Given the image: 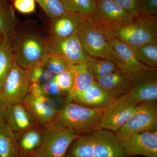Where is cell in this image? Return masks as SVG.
Here are the masks:
<instances>
[{"label": "cell", "instance_id": "obj_37", "mask_svg": "<svg viewBox=\"0 0 157 157\" xmlns=\"http://www.w3.org/2000/svg\"><path fill=\"white\" fill-rule=\"evenodd\" d=\"M6 107L0 101V122L6 121Z\"/></svg>", "mask_w": 157, "mask_h": 157}, {"label": "cell", "instance_id": "obj_31", "mask_svg": "<svg viewBox=\"0 0 157 157\" xmlns=\"http://www.w3.org/2000/svg\"><path fill=\"white\" fill-rule=\"evenodd\" d=\"M74 80V73L72 67L70 70L56 75L55 78V81L56 82L62 92L66 96L72 90Z\"/></svg>", "mask_w": 157, "mask_h": 157}, {"label": "cell", "instance_id": "obj_10", "mask_svg": "<svg viewBox=\"0 0 157 157\" xmlns=\"http://www.w3.org/2000/svg\"><path fill=\"white\" fill-rule=\"evenodd\" d=\"M85 16L70 11L67 14L55 18L48 17L42 28L46 39L58 41L67 39L77 33Z\"/></svg>", "mask_w": 157, "mask_h": 157}, {"label": "cell", "instance_id": "obj_15", "mask_svg": "<svg viewBox=\"0 0 157 157\" xmlns=\"http://www.w3.org/2000/svg\"><path fill=\"white\" fill-rule=\"evenodd\" d=\"M128 93L138 104L147 101H156L157 69L146 71L135 78L132 87Z\"/></svg>", "mask_w": 157, "mask_h": 157}, {"label": "cell", "instance_id": "obj_9", "mask_svg": "<svg viewBox=\"0 0 157 157\" xmlns=\"http://www.w3.org/2000/svg\"><path fill=\"white\" fill-rule=\"evenodd\" d=\"M46 48L48 54L58 56L72 66L85 63L91 57L83 49L76 33L58 41L47 39Z\"/></svg>", "mask_w": 157, "mask_h": 157}, {"label": "cell", "instance_id": "obj_26", "mask_svg": "<svg viewBox=\"0 0 157 157\" xmlns=\"http://www.w3.org/2000/svg\"><path fill=\"white\" fill-rule=\"evenodd\" d=\"M134 49L139 61L149 67L157 69V41L146 43Z\"/></svg>", "mask_w": 157, "mask_h": 157}, {"label": "cell", "instance_id": "obj_11", "mask_svg": "<svg viewBox=\"0 0 157 157\" xmlns=\"http://www.w3.org/2000/svg\"><path fill=\"white\" fill-rule=\"evenodd\" d=\"M109 45L118 61L120 70L136 78L152 68L149 67L137 59L134 48L115 39H108Z\"/></svg>", "mask_w": 157, "mask_h": 157}, {"label": "cell", "instance_id": "obj_35", "mask_svg": "<svg viewBox=\"0 0 157 157\" xmlns=\"http://www.w3.org/2000/svg\"><path fill=\"white\" fill-rule=\"evenodd\" d=\"M140 14L157 17V0H138Z\"/></svg>", "mask_w": 157, "mask_h": 157}, {"label": "cell", "instance_id": "obj_7", "mask_svg": "<svg viewBox=\"0 0 157 157\" xmlns=\"http://www.w3.org/2000/svg\"><path fill=\"white\" fill-rule=\"evenodd\" d=\"M30 70L21 67L14 61L0 91V101L6 107L22 104L30 88Z\"/></svg>", "mask_w": 157, "mask_h": 157}, {"label": "cell", "instance_id": "obj_3", "mask_svg": "<svg viewBox=\"0 0 157 157\" xmlns=\"http://www.w3.org/2000/svg\"><path fill=\"white\" fill-rule=\"evenodd\" d=\"M104 109L90 108L75 102H67L58 111L52 123L71 129L80 135L101 129Z\"/></svg>", "mask_w": 157, "mask_h": 157}, {"label": "cell", "instance_id": "obj_4", "mask_svg": "<svg viewBox=\"0 0 157 157\" xmlns=\"http://www.w3.org/2000/svg\"><path fill=\"white\" fill-rule=\"evenodd\" d=\"M82 46L89 56L109 60L117 66L118 61L109 45L104 32L91 17H86L77 33Z\"/></svg>", "mask_w": 157, "mask_h": 157}, {"label": "cell", "instance_id": "obj_18", "mask_svg": "<svg viewBox=\"0 0 157 157\" xmlns=\"http://www.w3.org/2000/svg\"><path fill=\"white\" fill-rule=\"evenodd\" d=\"M6 121L16 136L31 127L38 125L22 104L6 107Z\"/></svg>", "mask_w": 157, "mask_h": 157}, {"label": "cell", "instance_id": "obj_16", "mask_svg": "<svg viewBox=\"0 0 157 157\" xmlns=\"http://www.w3.org/2000/svg\"><path fill=\"white\" fill-rule=\"evenodd\" d=\"M134 79L119 70L107 76L97 78L95 81L109 95L116 99L129 92Z\"/></svg>", "mask_w": 157, "mask_h": 157}, {"label": "cell", "instance_id": "obj_25", "mask_svg": "<svg viewBox=\"0 0 157 157\" xmlns=\"http://www.w3.org/2000/svg\"><path fill=\"white\" fill-rule=\"evenodd\" d=\"M86 63L95 80L120 70L114 62L106 59L91 57Z\"/></svg>", "mask_w": 157, "mask_h": 157}, {"label": "cell", "instance_id": "obj_5", "mask_svg": "<svg viewBox=\"0 0 157 157\" xmlns=\"http://www.w3.org/2000/svg\"><path fill=\"white\" fill-rule=\"evenodd\" d=\"M43 128L42 143L33 157H65L73 140L79 136L71 129L51 123Z\"/></svg>", "mask_w": 157, "mask_h": 157}, {"label": "cell", "instance_id": "obj_1", "mask_svg": "<svg viewBox=\"0 0 157 157\" xmlns=\"http://www.w3.org/2000/svg\"><path fill=\"white\" fill-rule=\"evenodd\" d=\"M46 41L44 30L36 21H18L11 39L14 61L29 70L43 64L48 54Z\"/></svg>", "mask_w": 157, "mask_h": 157}, {"label": "cell", "instance_id": "obj_21", "mask_svg": "<svg viewBox=\"0 0 157 157\" xmlns=\"http://www.w3.org/2000/svg\"><path fill=\"white\" fill-rule=\"evenodd\" d=\"M15 133L6 121L0 122V157H20Z\"/></svg>", "mask_w": 157, "mask_h": 157}, {"label": "cell", "instance_id": "obj_36", "mask_svg": "<svg viewBox=\"0 0 157 157\" xmlns=\"http://www.w3.org/2000/svg\"><path fill=\"white\" fill-rule=\"evenodd\" d=\"M117 5L130 11L133 14L138 16L140 13L139 9L138 0H112Z\"/></svg>", "mask_w": 157, "mask_h": 157}, {"label": "cell", "instance_id": "obj_23", "mask_svg": "<svg viewBox=\"0 0 157 157\" xmlns=\"http://www.w3.org/2000/svg\"><path fill=\"white\" fill-rule=\"evenodd\" d=\"M72 68L74 73V83L69 94L84 91L91 86L95 81L86 63L73 65Z\"/></svg>", "mask_w": 157, "mask_h": 157}, {"label": "cell", "instance_id": "obj_40", "mask_svg": "<svg viewBox=\"0 0 157 157\" xmlns=\"http://www.w3.org/2000/svg\"><path fill=\"white\" fill-rule=\"evenodd\" d=\"M96 1H97V0H96Z\"/></svg>", "mask_w": 157, "mask_h": 157}, {"label": "cell", "instance_id": "obj_14", "mask_svg": "<svg viewBox=\"0 0 157 157\" xmlns=\"http://www.w3.org/2000/svg\"><path fill=\"white\" fill-rule=\"evenodd\" d=\"M68 102H73L92 108L104 109L116 100L109 95L96 81L87 90L81 92L70 93L67 95Z\"/></svg>", "mask_w": 157, "mask_h": 157}, {"label": "cell", "instance_id": "obj_19", "mask_svg": "<svg viewBox=\"0 0 157 157\" xmlns=\"http://www.w3.org/2000/svg\"><path fill=\"white\" fill-rule=\"evenodd\" d=\"M22 104L39 125L45 127L53 122L58 111L47 107L36 96L29 94Z\"/></svg>", "mask_w": 157, "mask_h": 157}, {"label": "cell", "instance_id": "obj_38", "mask_svg": "<svg viewBox=\"0 0 157 157\" xmlns=\"http://www.w3.org/2000/svg\"><path fill=\"white\" fill-rule=\"evenodd\" d=\"M4 39H5V38H4V36L0 33V45L2 44V43L4 41Z\"/></svg>", "mask_w": 157, "mask_h": 157}, {"label": "cell", "instance_id": "obj_2", "mask_svg": "<svg viewBox=\"0 0 157 157\" xmlns=\"http://www.w3.org/2000/svg\"><path fill=\"white\" fill-rule=\"evenodd\" d=\"M91 17L107 39H117L133 48L157 41V17L140 14L132 20L121 22H105Z\"/></svg>", "mask_w": 157, "mask_h": 157}, {"label": "cell", "instance_id": "obj_30", "mask_svg": "<svg viewBox=\"0 0 157 157\" xmlns=\"http://www.w3.org/2000/svg\"><path fill=\"white\" fill-rule=\"evenodd\" d=\"M43 65L49 72L55 75L70 70L72 67V65L63 59L50 54H48L45 58Z\"/></svg>", "mask_w": 157, "mask_h": 157}, {"label": "cell", "instance_id": "obj_33", "mask_svg": "<svg viewBox=\"0 0 157 157\" xmlns=\"http://www.w3.org/2000/svg\"><path fill=\"white\" fill-rule=\"evenodd\" d=\"M43 104L52 108L59 111L61 109L64 105L67 102V96L61 95L58 96H36Z\"/></svg>", "mask_w": 157, "mask_h": 157}, {"label": "cell", "instance_id": "obj_32", "mask_svg": "<svg viewBox=\"0 0 157 157\" xmlns=\"http://www.w3.org/2000/svg\"><path fill=\"white\" fill-rule=\"evenodd\" d=\"M56 75L51 73L43 64L36 67L30 72L31 83L40 84L55 80Z\"/></svg>", "mask_w": 157, "mask_h": 157}, {"label": "cell", "instance_id": "obj_8", "mask_svg": "<svg viewBox=\"0 0 157 157\" xmlns=\"http://www.w3.org/2000/svg\"><path fill=\"white\" fill-rule=\"evenodd\" d=\"M138 104L128 93L116 99L104 109L101 129L116 132L125 123Z\"/></svg>", "mask_w": 157, "mask_h": 157}, {"label": "cell", "instance_id": "obj_13", "mask_svg": "<svg viewBox=\"0 0 157 157\" xmlns=\"http://www.w3.org/2000/svg\"><path fill=\"white\" fill-rule=\"evenodd\" d=\"M93 157H126L127 155L116 135L108 130L93 132Z\"/></svg>", "mask_w": 157, "mask_h": 157}, {"label": "cell", "instance_id": "obj_28", "mask_svg": "<svg viewBox=\"0 0 157 157\" xmlns=\"http://www.w3.org/2000/svg\"><path fill=\"white\" fill-rule=\"evenodd\" d=\"M48 17L55 18L70 11L63 0H36Z\"/></svg>", "mask_w": 157, "mask_h": 157}, {"label": "cell", "instance_id": "obj_29", "mask_svg": "<svg viewBox=\"0 0 157 157\" xmlns=\"http://www.w3.org/2000/svg\"><path fill=\"white\" fill-rule=\"evenodd\" d=\"M29 94L36 96H58L65 95L54 80L40 84L31 83Z\"/></svg>", "mask_w": 157, "mask_h": 157}, {"label": "cell", "instance_id": "obj_6", "mask_svg": "<svg viewBox=\"0 0 157 157\" xmlns=\"http://www.w3.org/2000/svg\"><path fill=\"white\" fill-rule=\"evenodd\" d=\"M156 101L142 102L115 134L120 142L137 133L157 130Z\"/></svg>", "mask_w": 157, "mask_h": 157}, {"label": "cell", "instance_id": "obj_22", "mask_svg": "<svg viewBox=\"0 0 157 157\" xmlns=\"http://www.w3.org/2000/svg\"><path fill=\"white\" fill-rule=\"evenodd\" d=\"M18 21L9 0H0V33L11 39Z\"/></svg>", "mask_w": 157, "mask_h": 157}, {"label": "cell", "instance_id": "obj_39", "mask_svg": "<svg viewBox=\"0 0 157 157\" xmlns=\"http://www.w3.org/2000/svg\"><path fill=\"white\" fill-rule=\"evenodd\" d=\"M20 157H33L32 155H30L27 156H21Z\"/></svg>", "mask_w": 157, "mask_h": 157}, {"label": "cell", "instance_id": "obj_17", "mask_svg": "<svg viewBox=\"0 0 157 157\" xmlns=\"http://www.w3.org/2000/svg\"><path fill=\"white\" fill-rule=\"evenodd\" d=\"M97 12L91 16L95 19L109 22H121L134 19L136 15L117 5L112 0H97Z\"/></svg>", "mask_w": 157, "mask_h": 157}, {"label": "cell", "instance_id": "obj_27", "mask_svg": "<svg viewBox=\"0 0 157 157\" xmlns=\"http://www.w3.org/2000/svg\"><path fill=\"white\" fill-rule=\"evenodd\" d=\"M68 10L85 16L91 17L97 13L96 0H63Z\"/></svg>", "mask_w": 157, "mask_h": 157}, {"label": "cell", "instance_id": "obj_12", "mask_svg": "<svg viewBox=\"0 0 157 157\" xmlns=\"http://www.w3.org/2000/svg\"><path fill=\"white\" fill-rule=\"evenodd\" d=\"M120 142L128 156L157 157V130L137 133Z\"/></svg>", "mask_w": 157, "mask_h": 157}, {"label": "cell", "instance_id": "obj_24", "mask_svg": "<svg viewBox=\"0 0 157 157\" xmlns=\"http://www.w3.org/2000/svg\"><path fill=\"white\" fill-rule=\"evenodd\" d=\"M14 61L11 39L5 38L0 45V91Z\"/></svg>", "mask_w": 157, "mask_h": 157}, {"label": "cell", "instance_id": "obj_34", "mask_svg": "<svg viewBox=\"0 0 157 157\" xmlns=\"http://www.w3.org/2000/svg\"><path fill=\"white\" fill-rule=\"evenodd\" d=\"M36 0H12L14 9L24 14H33L36 12Z\"/></svg>", "mask_w": 157, "mask_h": 157}, {"label": "cell", "instance_id": "obj_20", "mask_svg": "<svg viewBox=\"0 0 157 157\" xmlns=\"http://www.w3.org/2000/svg\"><path fill=\"white\" fill-rule=\"evenodd\" d=\"M43 128L36 125L16 136L21 155H32L42 143Z\"/></svg>", "mask_w": 157, "mask_h": 157}]
</instances>
